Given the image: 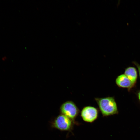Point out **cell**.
<instances>
[{"instance_id":"cell-7","label":"cell","mask_w":140,"mask_h":140,"mask_svg":"<svg viewBox=\"0 0 140 140\" xmlns=\"http://www.w3.org/2000/svg\"><path fill=\"white\" fill-rule=\"evenodd\" d=\"M132 63L136 67H137L139 74V76L140 79V65L137 62L134 61Z\"/></svg>"},{"instance_id":"cell-5","label":"cell","mask_w":140,"mask_h":140,"mask_svg":"<svg viewBox=\"0 0 140 140\" xmlns=\"http://www.w3.org/2000/svg\"><path fill=\"white\" fill-rule=\"evenodd\" d=\"M115 81L119 87L126 88L129 90L134 86L130 81L124 74L118 75L116 78Z\"/></svg>"},{"instance_id":"cell-2","label":"cell","mask_w":140,"mask_h":140,"mask_svg":"<svg viewBox=\"0 0 140 140\" xmlns=\"http://www.w3.org/2000/svg\"><path fill=\"white\" fill-rule=\"evenodd\" d=\"M60 110L61 114L64 115L75 123V119L79 115L80 111L75 103L72 101H68L61 106Z\"/></svg>"},{"instance_id":"cell-6","label":"cell","mask_w":140,"mask_h":140,"mask_svg":"<svg viewBox=\"0 0 140 140\" xmlns=\"http://www.w3.org/2000/svg\"><path fill=\"white\" fill-rule=\"evenodd\" d=\"M124 74L130 81L134 86L135 85L138 77L137 72L135 67L131 66L127 67L125 70Z\"/></svg>"},{"instance_id":"cell-3","label":"cell","mask_w":140,"mask_h":140,"mask_svg":"<svg viewBox=\"0 0 140 140\" xmlns=\"http://www.w3.org/2000/svg\"><path fill=\"white\" fill-rule=\"evenodd\" d=\"M75 123L68 117L61 114L55 118L52 125L53 127L60 130L69 131L73 129Z\"/></svg>"},{"instance_id":"cell-8","label":"cell","mask_w":140,"mask_h":140,"mask_svg":"<svg viewBox=\"0 0 140 140\" xmlns=\"http://www.w3.org/2000/svg\"><path fill=\"white\" fill-rule=\"evenodd\" d=\"M137 95L139 101L140 102V90L137 92Z\"/></svg>"},{"instance_id":"cell-4","label":"cell","mask_w":140,"mask_h":140,"mask_svg":"<svg viewBox=\"0 0 140 140\" xmlns=\"http://www.w3.org/2000/svg\"><path fill=\"white\" fill-rule=\"evenodd\" d=\"M98 114V109L91 106L84 107L80 113L81 116L83 120L88 123H92L96 120Z\"/></svg>"},{"instance_id":"cell-1","label":"cell","mask_w":140,"mask_h":140,"mask_svg":"<svg viewBox=\"0 0 140 140\" xmlns=\"http://www.w3.org/2000/svg\"><path fill=\"white\" fill-rule=\"evenodd\" d=\"M99 109L103 117H107L117 114V106L114 97H108L95 98Z\"/></svg>"}]
</instances>
